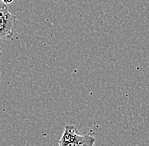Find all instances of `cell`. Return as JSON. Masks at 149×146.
<instances>
[{
	"label": "cell",
	"mask_w": 149,
	"mask_h": 146,
	"mask_svg": "<svg viewBox=\"0 0 149 146\" xmlns=\"http://www.w3.org/2000/svg\"><path fill=\"white\" fill-rule=\"evenodd\" d=\"M95 138L88 134H79L74 125H66L58 145L60 146H92Z\"/></svg>",
	"instance_id": "1"
},
{
	"label": "cell",
	"mask_w": 149,
	"mask_h": 146,
	"mask_svg": "<svg viewBox=\"0 0 149 146\" xmlns=\"http://www.w3.org/2000/svg\"><path fill=\"white\" fill-rule=\"evenodd\" d=\"M17 25V19L10 14L6 4L0 8V40L11 39Z\"/></svg>",
	"instance_id": "2"
},
{
	"label": "cell",
	"mask_w": 149,
	"mask_h": 146,
	"mask_svg": "<svg viewBox=\"0 0 149 146\" xmlns=\"http://www.w3.org/2000/svg\"><path fill=\"white\" fill-rule=\"evenodd\" d=\"M1 1H2L4 4H6V5H7V4H10L11 3H13V1H14V0H1Z\"/></svg>",
	"instance_id": "3"
}]
</instances>
